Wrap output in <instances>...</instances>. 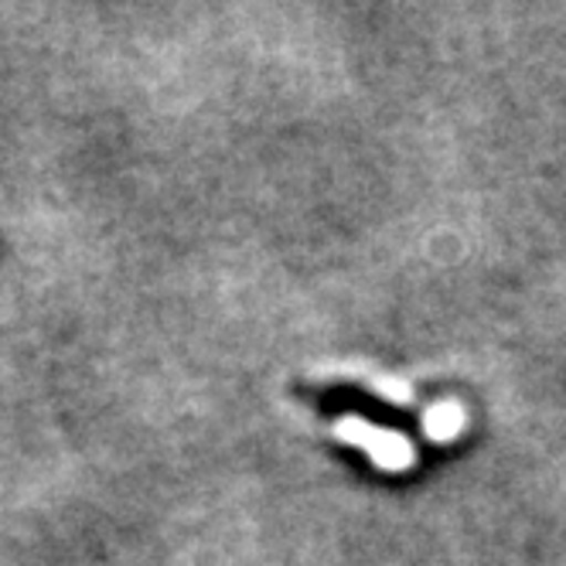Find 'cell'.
Instances as JSON below:
<instances>
[{
    "mask_svg": "<svg viewBox=\"0 0 566 566\" xmlns=\"http://www.w3.org/2000/svg\"><path fill=\"white\" fill-rule=\"evenodd\" d=\"M338 433L352 443H361L382 468H407L413 461V448L399 433H382L369 423H358V420H345L338 427Z\"/></svg>",
    "mask_w": 566,
    "mask_h": 566,
    "instance_id": "cell-1",
    "label": "cell"
},
{
    "mask_svg": "<svg viewBox=\"0 0 566 566\" xmlns=\"http://www.w3.org/2000/svg\"><path fill=\"white\" fill-rule=\"evenodd\" d=\"M423 423H427V433H430L433 440H451V437L464 427V413L451 402V407H433V410L427 413Z\"/></svg>",
    "mask_w": 566,
    "mask_h": 566,
    "instance_id": "cell-2",
    "label": "cell"
}]
</instances>
